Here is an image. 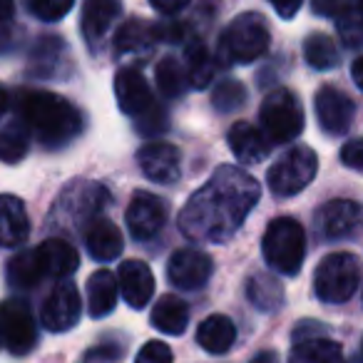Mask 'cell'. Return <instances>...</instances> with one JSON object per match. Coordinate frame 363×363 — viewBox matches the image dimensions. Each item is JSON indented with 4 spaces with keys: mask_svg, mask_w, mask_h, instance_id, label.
<instances>
[{
    "mask_svg": "<svg viewBox=\"0 0 363 363\" xmlns=\"http://www.w3.org/2000/svg\"><path fill=\"white\" fill-rule=\"evenodd\" d=\"M259 197L262 189L252 174L234 164L217 167L209 182H204L182 207L179 232L192 242H227L247 222Z\"/></svg>",
    "mask_w": 363,
    "mask_h": 363,
    "instance_id": "cell-1",
    "label": "cell"
},
{
    "mask_svg": "<svg viewBox=\"0 0 363 363\" xmlns=\"http://www.w3.org/2000/svg\"><path fill=\"white\" fill-rule=\"evenodd\" d=\"M21 115L26 127L45 147H65L82 132V115L65 97L48 90H30L21 97Z\"/></svg>",
    "mask_w": 363,
    "mask_h": 363,
    "instance_id": "cell-2",
    "label": "cell"
},
{
    "mask_svg": "<svg viewBox=\"0 0 363 363\" xmlns=\"http://www.w3.org/2000/svg\"><path fill=\"white\" fill-rule=\"evenodd\" d=\"M262 252L267 264L281 277H296L306 257V232L291 217L274 219L264 232Z\"/></svg>",
    "mask_w": 363,
    "mask_h": 363,
    "instance_id": "cell-3",
    "label": "cell"
},
{
    "mask_svg": "<svg viewBox=\"0 0 363 363\" xmlns=\"http://www.w3.org/2000/svg\"><path fill=\"white\" fill-rule=\"evenodd\" d=\"M269 28L259 13H244L234 18L219 38V55L229 65L257 62L269 50Z\"/></svg>",
    "mask_w": 363,
    "mask_h": 363,
    "instance_id": "cell-4",
    "label": "cell"
},
{
    "mask_svg": "<svg viewBox=\"0 0 363 363\" xmlns=\"http://www.w3.org/2000/svg\"><path fill=\"white\" fill-rule=\"evenodd\" d=\"M259 122H262V135L272 145H289L303 132V110L298 97L286 87L269 92L259 110Z\"/></svg>",
    "mask_w": 363,
    "mask_h": 363,
    "instance_id": "cell-5",
    "label": "cell"
},
{
    "mask_svg": "<svg viewBox=\"0 0 363 363\" xmlns=\"http://www.w3.org/2000/svg\"><path fill=\"white\" fill-rule=\"evenodd\" d=\"M361 284V262L356 254L333 252L321 259L313 274V291L323 303H346Z\"/></svg>",
    "mask_w": 363,
    "mask_h": 363,
    "instance_id": "cell-6",
    "label": "cell"
},
{
    "mask_svg": "<svg viewBox=\"0 0 363 363\" xmlns=\"http://www.w3.org/2000/svg\"><path fill=\"white\" fill-rule=\"evenodd\" d=\"M318 172V157L311 147L296 145L286 150L267 172V184L274 197H294L303 192Z\"/></svg>",
    "mask_w": 363,
    "mask_h": 363,
    "instance_id": "cell-7",
    "label": "cell"
},
{
    "mask_svg": "<svg viewBox=\"0 0 363 363\" xmlns=\"http://www.w3.org/2000/svg\"><path fill=\"white\" fill-rule=\"evenodd\" d=\"M0 343L13 356H28L38 343V326L33 308L23 298H8L0 303Z\"/></svg>",
    "mask_w": 363,
    "mask_h": 363,
    "instance_id": "cell-8",
    "label": "cell"
},
{
    "mask_svg": "<svg viewBox=\"0 0 363 363\" xmlns=\"http://www.w3.org/2000/svg\"><path fill=\"white\" fill-rule=\"evenodd\" d=\"M82 313L80 291L72 281H57L40 308V321L50 333H65L77 326Z\"/></svg>",
    "mask_w": 363,
    "mask_h": 363,
    "instance_id": "cell-9",
    "label": "cell"
},
{
    "mask_svg": "<svg viewBox=\"0 0 363 363\" xmlns=\"http://www.w3.org/2000/svg\"><path fill=\"white\" fill-rule=\"evenodd\" d=\"M313 110H316V120L321 125V130L333 137L346 135L353 125V117H356V105H353L351 97L331 85H323L316 92Z\"/></svg>",
    "mask_w": 363,
    "mask_h": 363,
    "instance_id": "cell-10",
    "label": "cell"
},
{
    "mask_svg": "<svg viewBox=\"0 0 363 363\" xmlns=\"http://www.w3.org/2000/svg\"><path fill=\"white\" fill-rule=\"evenodd\" d=\"M214 274V264L199 249H177L167 262V277L182 291H199Z\"/></svg>",
    "mask_w": 363,
    "mask_h": 363,
    "instance_id": "cell-11",
    "label": "cell"
},
{
    "mask_svg": "<svg viewBox=\"0 0 363 363\" xmlns=\"http://www.w3.org/2000/svg\"><path fill=\"white\" fill-rule=\"evenodd\" d=\"M167 224V204L157 194L150 192H135L130 207H127V229L132 239L147 242L157 237Z\"/></svg>",
    "mask_w": 363,
    "mask_h": 363,
    "instance_id": "cell-12",
    "label": "cell"
},
{
    "mask_svg": "<svg viewBox=\"0 0 363 363\" xmlns=\"http://www.w3.org/2000/svg\"><path fill=\"white\" fill-rule=\"evenodd\" d=\"M316 229L326 239H348L363 229V207L348 199L326 202L316 212Z\"/></svg>",
    "mask_w": 363,
    "mask_h": 363,
    "instance_id": "cell-13",
    "label": "cell"
},
{
    "mask_svg": "<svg viewBox=\"0 0 363 363\" xmlns=\"http://www.w3.org/2000/svg\"><path fill=\"white\" fill-rule=\"evenodd\" d=\"M110 202V192H107L102 184L95 182H77L70 189H65V194L60 197L55 209H60L65 214V219H72V224L92 222L97 219L105 204Z\"/></svg>",
    "mask_w": 363,
    "mask_h": 363,
    "instance_id": "cell-14",
    "label": "cell"
},
{
    "mask_svg": "<svg viewBox=\"0 0 363 363\" xmlns=\"http://www.w3.org/2000/svg\"><path fill=\"white\" fill-rule=\"evenodd\" d=\"M115 97L120 110L125 115L135 117V120L145 117L147 112L157 107L150 85H147L145 75L137 67H122L115 75Z\"/></svg>",
    "mask_w": 363,
    "mask_h": 363,
    "instance_id": "cell-15",
    "label": "cell"
},
{
    "mask_svg": "<svg viewBox=\"0 0 363 363\" xmlns=\"http://www.w3.org/2000/svg\"><path fill=\"white\" fill-rule=\"evenodd\" d=\"M137 162H140L142 174L157 184H172L179 179L182 155L169 142H147L137 152Z\"/></svg>",
    "mask_w": 363,
    "mask_h": 363,
    "instance_id": "cell-16",
    "label": "cell"
},
{
    "mask_svg": "<svg viewBox=\"0 0 363 363\" xmlns=\"http://www.w3.org/2000/svg\"><path fill=\"white\" fill-rule=\"evenodd\" d=\"M117 286L132 308H145L155 294L152 269L140 259H127L120 264V272H117Z\"/></svg>",
    "mask_w": 363,
    "mask_h": 363,
    "instance_id": "cell-17",
    "label": "cell"
},
{
    "mask_svg": "<svg viewBox=\"0 0 363 363\" xmlns=\"http://www.w3.org/2000/svg\"><path fill=\"white\" fill-rule=\"evenodd\" d=\"M122 16V0H85L82 3V35L92 48L110 33Z\"/></svg>",
    "mask_w": 363,
    "mask_h": 363,
    "instance_id": "cell-18",
    "label": "cell"
},
{
    "mask_svg": "<svg viewBox=\"0 0 363 363\" xmlns=\"http://www.w3.org/2000/svg\"><path fill=\"white\" fill-rule=\"evenodd\" d=\"M85 247L95 262H115L125 249V239L110 219H92L85 229Z\"/></svg>",
    "mask_w": 363,
    "mask_h": 363,
    "instance_id": "cell-19",
    "label": "cell"
},
{
    "mask_svg": "<svg viewBox=\"0 0 363 363\" xmlns=\"http://www.w3.org/2000/svg\"><path fill=\"white\" fill-rule=\"evenodd\" d=\"M30 234L26 204L13 194H0V247H21Z\"/></svg>",
    "mask_w": 363,
    "mask_h": 363,
    "instance_id": "cell-20",
    "label": "cell"
},
{
    "mask_svg": "<svg viewBox=\"0 0 363 363\" xmlns=\"http://www.w3.org/2000/svg\"><path fill=\"white\" fill-rule=\"evenodd\" d=\"M35 252H38V257H40L45 277L67 279L80 267V254H77V249L72 247V244L62 242V239H48Z\"/></svg>",
    "mask_w": 363,
    "mask_h": 363,
    "instance_id": "cell-21",
    "label": "cell"
},
{
    "mask_svg": "<svg viewBox=\"0 0 363 363\" xmlns=\"http://www.w3.org/2000/svg\"><path fill=\"white\" fill-rule=\"evenodd\" d=\"M227 140H229V147H232V155L237 157L239 162H244V164H257L269 152L267 137L262 135V130H257V127L249 125V122H237V125H232Z\"/></svg>",
    "mask_w": 363,
    "mask_h": 363,
    "instance_id": "cell-22",
    "label": "cell"
},
{
    "mask_svg": "<svg viewBox=\"0 0 363 363\" xmlns=\"http://www.w3.org/2000/svg\"><path fill=\"white\" fill-rule=\"evenodd\" d=\"M237 341V326L229 316H222V313H214V316L204 318L197 328V343L204 348L207 353H214V356H222Z\"/></svg>",
    "mask_w": 363,
    "mask_h": 363,
    "instance_id": "cell-23",
    "label": "cell"
},
{
    "mask_svg": "<svg viewBox=\"0 0 363 363\" xmlns=\"http://www.w3.org/2000/svg\"><path fill=\"white\" fill-rule=\"evenodd\" d=\"M189 308L187 303L177 298L174 294H164L160 301L152 306V326L167 336H182L187 331Z\"/></svg>",
    "mask_w": 363,
    "mask_h": 363,
    "instance_id": "cell-24",
    "label": "cell"
},
{
    "mask_svg": "<svg viewBox=\"0 0 363 363\" xmlns=\"http://www.w3.org/2000/svg\"><path fill=\"white\" fill-rule=\"evenodd\" d=\"M117 294H120V286H117V277L107 269H100L90 277L87 281V311H90L92 318H102L107 313H112L117 303Z\"/></svg>",
    "mask_w": 363,
    "mask_h": 363,
    "instance_id": "cell-25",
    "label": "cell"
},
{
    "mask_svg": "<svg viewBox=\"0 0 363 363\" xmlns=\"http://www.w3.org/2000/svg\"><path fill=\"white\" fill-rule=\"evenodd\" d=\"M157 26L145 23L140 18H130L127 23H122V28L115 35V48L120 55H135V52H147L152 45H157Z\"/></svg>",
    "mask_w": 363,
    "mask_h": 363,
    "instance_id": "cell-26",
    "label": "cell"
},
{
    "mask_svg": "<svg viewBox=\"0 0 363 363\" xmlns=\"http://www.w3.org/2000/svg\"><path fill=\"white\" fill-rule=\"evenodd\" d=\"M247 298L252 301V306L257 308V311H264V313L279 311L284 303V286L279 279H274L272 274H267V272L252 274L247 281Z\"/></svg>",
    "mask_w": 363,
    "mask_h": 363,
    "instance_id": "cell-27",
    "label": "cell"
},
{
    "mask_svg": "<svg viewBox=\"0 0 363 363\" xmlns=\"http://www.w3.org/2000/svg\"><path fill=\"white\" fill-rule=\"evenodd\" d=\"M184 75H187V82L194 87V90H204L209 82L214 80V72H217V65H214L212 55H209L207 45H204L199 38H189L187 50H184Z\"/></svg>",
    "mask_w": 363,
    "mask_h": 363,
    "instance_id": "cell-28",
    "label": "cell"
},
{
    "mask_svg": "<svg viewBox=\"0 0 363 363\" xmlns=\"http://www.w3.org/2000/svg\"><path fill=\"white\" fill-rule=\"evenodd\" d=\"M8 281L16 289H33L45 279V272H43L40 257H38L35 249H26V252L16 254V257L8 262Z\"/></svg>",
    "mask_w": 363,
    "mask_h": 363,
    "instance_id": "cell-29",
    "label": "cell"
},
{
    "mask_svg": "<svg viewBox=\"0 0 363 363\" xmlns=\"http://www.w3.org/2000/svg\"><path fill=\"white\" fill-rule=\"evenodd\" d=\"M289 363H343V351L326 338H306L294 346Z\"/></svg>",
    "mask_w": 363,
    "mask_h": 363,
    "instance_id": "cell-30",
    "label": "cell"
},
{
    "mask_svg": "<svg viewBox=\"0 0 363 363\" xmlns=\"http://www.w3.org/2000/svg\"><path fill=\"white\" fill-rule=\"evenodd\" d=\"M303 57L313 70H333L341 62V52H338L336 43L326 35V33H311L303 40Z\"/></svg>",
    "mask_w": 363,
    "mask_h": 363,
    "instance_id": "cell-31",
    "label": "cell"
},
{
    "mask_svg": "<svg viewBox=\"0 0 363 363\" xmlns=\"http://www.w3.org/2000/svg\"><path fill=\"white\" fill-rule=\"evenodd\" d=\"M30 150V130L26 122H11V125L0 127V162L16 164Z\"/></svg>",
    "mask_w": 363,
    "mask_h": 363,
    "instance_id": "cell-32",
    "label": "cell"
},
{
    "mask_svg": "<svg viewBox=\"0 0 363 363\" xmlns=\"http://www.w3.org/2000/svg\"><path fill=\"white\" fill-rule=\"evenodd\" d=\"M155 80L157 87L164 97H179L187 87V75H184V65H182L177 57L167 55L157 62L155 70Z\"/></svg>",
    "mask_w": 363,
    "mask_h": 363,
    "instance_id": "cell-33",
    "label": "cell"
},
{
    "mask_svg": "<svg viewBox=\"0 0 363 363\" xmlns=\"http://www.w3.org/2000/svg\"><path fill=\"white\" fill-rule=\"evenodd\" d=\"M247 102V87L234 77L222 80L212 92V105L217 112H234Z\"/></svg>",
    "mask_w": 363,
    "mask_h": 363,
    "instance_id": "cell-34",
    "label": "cell"
},
{
    "mask_svg": "<svg viewBox=\"0 0 363 363\" xmlns=\"http://www.w3.org/2000/svg\"><path fill=\"white\" fill-rule=\"evenodd\" d=\"M336 30L341 35L343 45L356 50V48L363 45V16L356 11V8H346L341 16L336 18Z\"/></svg>",
    "mask_w": 363,
    "mask_h": 363,
    "instance_id": "cell-35",
    "label": "cell"
},
{
    "mask_svg": "<svg viewBox=\"0 0 363 363\" xmlns=\"http://www.w3.org/2000/svg\"><path fill=\"white\" fill-rule=\"evenodd\" d=\"M72 6H75V0H28V8H30L33 16L45 23L62 21L72 11Z\"/></svg>",
    "mask_w": 363,
    "mask_h": 363,
    "instance_id": "cell-36",
    "label": "cell"
},
{
    "mask_svg": "<svg viewBox=\"0 0 363 363\" xmlns=\"http://www.w3.org/2000/svg\"><path fill=\"white\" fill-rule=\"evenodd\" d=\"M172 348L164 341H147L140 348L135 363H172Z\"/></svg>",
    "mask_w": 363,
    "mask_h": 363,
    "instance_id": "cell-37",
    "label": "cell"
},
{
    "mask_svg": "<svg viewBox=\"0 0 363 363\" xmlns=\"http://www.w3.org/2000/svg\"><path fill=\"white\" fill-rule=\"evenodd\" d=\"M341 162L353 172H361L363 174V137H356V140H348L346 145L341 147Z\"/></svg>",
    "mask_w": 363,
    "mask_h": 363,
    "instance_id": "cell-38",
    "label": "cell"
},
{
    "mask_svg": "<svg viewBox=\"0 0 363 363\" xmlns=\"http://www.w3.org/2000/svg\"><path fill=\"white\" fill-rule=\"evenodd\" d=\"M311 11L321 18H338L346 11V0H311Z\"/></svg>",
    "mask_w": 363,
    "mask_h": 363,
    "instance_id": "cell-39",
    "label": "cell"
},
{
    "mask_svg": "<svg viewBox=\"0 0 363 363\" xmlns=\"http://www.w3.org/2000/svg\"><path fill=\"white\" fill-rule=\"evenodd\" d=\"M150 3L157 13H162V16H177V13L184 11L192 0H150Z\"/></svg>",
    "mask_w": 363,
    "mask_h": 363,
    "instance_id": "cell-40",
    "label": "cell"
},
{
    "mask_svg": "<svg viewBox=\"0 0 363 363\" xmlns=\"http://www.w3.org/2000/svg\"><path fill=\"white\" fill-rule=\"evenodd\" d=\"M269 3H272L274 11H277L279 18H284V21H291L303 6V0H269Z\"/></svg>",
    "mask_w": 363,
    "mask_h": 363,
    "instance_id": "cell-41",
    "label": "cell"
},
{
    "mask_svg": "<svg viewBox=\"0 0 363 363\" xmlns=\"http://www.w3.org/2000/svg\"><path fill=\"white\" fill-rule=\"evenodd\" d=\"M351 77H353V82H356L358 90L363 92V55L353 60V65H351Z\"/></svg>",
    "mask_w": 363,
    "mask_h": 363,
    "instance_id": "cell-42",
    "label": "cell"
},
{
    "mask_svg": "<svg viewBox=\"0 0 363 363\" xmlns=\"http://www.w3.org/2000/svg\"><path fill=\"white\" fill-rule=\"evenodd\" d=\"M13 13H16V3L13 0H0V23L11 21Z\"/></svg>",
    "mask_w": 363,
    "mask_h": 363,
    "instance_id": "cell-43",
    "label": "cell"
},
{
    "mask_svg": "<svg viewBox=\"0 0 363 363\" xmlns=\"http://www.w3.org/2000/svg\"><path fill=\"white\" fill-rule=\"evenodd\" d=\"M252 363H279V356L274 351H264V353H259Z\"/></svg>",
    "mask_w": 363,
    "mask_h": 363,
    "instance_id": "cell-44",
    "label": "cell"
},
{
    "mask_svg": "<svg viewBox=\"0 0 363 363\" xmlns=\"http://www.w3.org/2000/svg\"><path fill=\"white\" fill-rule=\"evenodd\" d=\"M8 107H11V97H8V92L3 90V87H0V117L6 115Z\"/></svg>",
    "mask_w": 363,
    "mask_h": 363,
    "instance_id": "cell-45",
    "label": "cell"
},
{
    "mask_svg": "<svg viewBox=\"0 0 363 363\" xmlns=\"http://www.w3.org/2000/svg\"><path fill=\"white\" fill-rule=\"evenodd\" d=\"M353 8H356V11L363 16V0H356V6H353Z\"/></svg>",
    "mask_w": 363,
    "mask_h": 363,
    "instance_id": "cell-46",
    "label": "cell"
},
{
    "mask_svg": "<svg viewBox=\"0 0 363 363\" xmlns=\"http://www.w3.org/2000/svg\"><path fill=\"white\" fill-rule=\"evenodd\" d=\"M361 348H363V346H361Z\"/></svg>",
    "mask_w": 363,
    "mask_h": 363,
    "instance_id": "cell-47",
    "label": "cell"
}]
</instances>
